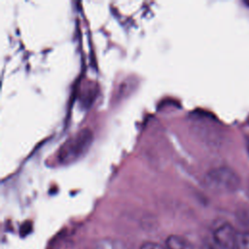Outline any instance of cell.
<instances>
[{
  "label": "cell",
  "instance_id": "cell-1",
  "mask_svg": "<svg viewBox=\"0 0 249 249\" xmlns=\"http://www.w3.org/2000/svg\"><path fill=\"white\" fill-rule=\"evenodd\" d=\"M204 186L216 193H231L238 189L240 178L228 166H219L209 170L203 177Z\"/></svg>",
  "mask_w": 249,
  "mask_h": 249
},
{
  "label": "cell",
  "instance_id": "cell-2",
  "mask_svg": "<svg viewBox=\"0 0 249 249\" xmlns=\"http://www.w3.org/2000/svg\"><path fill=\"white\" fill-rule=\"evenodd\" d=\"M92 142V132L84 128L66 140L58 152V160L61 163H71L82 157Z\"/></svg>",
  "mask_w": 249,
  "mask_h": 249
},
{
  "label": "cell",
  "instance_id": "cell-3",
  "mask_svg": "<svg viewBox=\"0 0 249 249\" xmlns=\"http://www.w3.org/2000/svg\"><path fill=\"white\" fill-rule=\"evenodd\" d=\"M237 233L231 225L222 224L213 231V242L223 249H235Z\"/></svg>",
  "mask_w": 249,
  "mask_h": 249
},
{
  "label": "cell",
  "instance_id": "cell-4",
  "mask_svg": "<svg viewBox=\"0 0 249 249\" xmlns=\"http://www.w3.org/2000/svg\"><path fill=\"white\" fill-rule=\"evenodd\" d=\"M165 248L166 249H192V245L184 237L177 234H171L165 240Z\"/></svg>",
  "mask_w": 249,
  "mask_h": 249
},
{
  "label": "cell",
  "instance_id": "cell-5",
  "mask_svg": "<svg viewBox=\"0 0 249 249\" xmlns=\"http://www.w3.org/2000/svg\"><path fill=\"white\" fill-rule=\"evenodd\" d=\"M235 249H249V231H238Z\"/></svg>",
  "mask_w": 249,
  "mask_h": 249
},
{
  "label": "cell",
  "instance_id": "cell-6",
  "mask_svg": "<svg viewBox=\"0 0 249 249\" xmlns=\"http://www.w3.org/2000/svg\"><path fill=\"white\" fill-rule=\"evenodd\" d=\"M140 249H162L160 244L155 242H145L141 245Z\"/></svg>",
  "mask_w": 249,
  "mask_h": 249
},
{
  "label": "cell",
  "instance_id": "cell-7",
  "mask_svg": "<svg viewBox=\"0 0 249 249\" xmlns=\"http://www.w3.org/2000/svg\"><path fill=\"white\" fill-rule=\"evenodd\" d=\"M205 249H223L221 247H219L217 244H215L214 242H210V243H207L205 244Z\"/></svg>",
  "mask_w": 249,
  "mask_h": 249
},
{
  "label": "cell",
  "instance_id": "cell-8",
  "mask_svg": "<svg viewBox=\"0 0 249 249\" xmlns=\"http://www.w3.org/2000/svg\"><path fill=\"white\" fill-rule=\"evenodd\" d=\"M247 152H248V154H249V141L247 142Z\"/></svg>",
  "mask_w": 249,
  "mask_h": 249
}]
</instances>
